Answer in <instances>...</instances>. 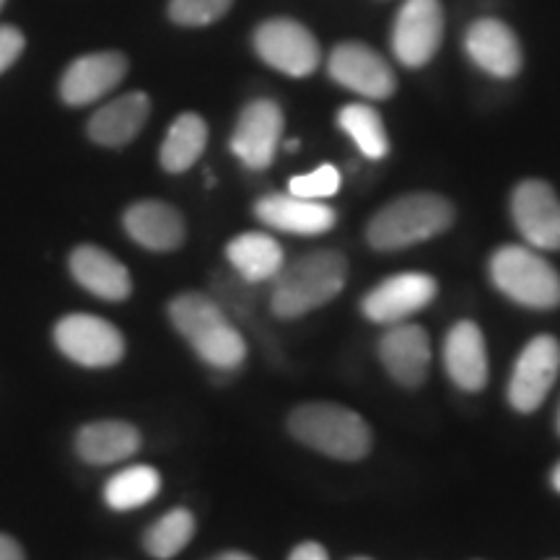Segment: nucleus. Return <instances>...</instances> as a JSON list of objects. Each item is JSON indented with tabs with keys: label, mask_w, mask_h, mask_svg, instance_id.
<instances>
[{
	"label": "nucleus",
	"mask_w": 560,
	"mask_h": 560,
	"mask_svg": "<svg viewBox=\"0 0 560 560\" xmlns=\"http://www.w3.org/2000/svg\"><path fill=\"white\" fill-rule=\"evenodd\" d=\"M558 431H560V410H558Z\"/></svg>",
	"instance_id": "f704fd0d"
},
{
	"label": "nucleus",
	"mask_w": 560,
	"mask_h": 560,
	"mask_svg": "<svg viewBox=\"0 0 560 560\" xmlns=\"http://www.w3.org/2000/svg\"><path fill=\"white\" fill-rule=\"evenodd\" d=\"M353 560H369V558H353Z\"/></svg>",
	"instance_id": "e433bc0d"
},
{
	"label": "nucleus",
	"mask_w": 560,
	"mask_h": 560,
	"mask_svg": "<svg viewBox=\"0 0 560 560\" xmlns=\"http://www.w3.org/2000/svg\"><path fill=\"white\" fill-rule=\"evenodd\" d=\"M380 359L402 387H420L431 369V340L420 325H389L380 340Z\"/></svg>",
	"instance_id": "2eb2a0df"
},
{
	"label": "nucleus",
	"mask_w": 560,
	"mask_h": 560,
	"mask_svg": "<svg viewBox=\"0 0 560 560\" xmlns=\"http://www.w3.org/2000/svg\"><path fill=\"white\" fill-rule=\"evenodd\" d=\"M490 278L503 296L527 310L560 306V276L535 249L506 244L490 257Z\"/></svg>",
	"instance_id": "39448f33"
},
{
	"label": "nucleus",
	"mask_w": 560,
	"mask_h": 560,
	"mask_svg": "<svg viewBox=\"0 0 560 560\" xmlns=\"http://www.w3.org/2000/svg\"><path fill=\"white\" fill-rule=\"evenodd\" d=\"M330 79L366 100H389L397 89L395 70L380 52L371 50L363 42H342L327 60Z\"/></svg>",
	"instance_id": "9d476101"
},
{
	"label": "nucleus",
	"mask_w": 560,
	"mask_h": 560,
	"mask_svg": "<svg viewBox=\"0 0 560 560\" xmlns=\"http://www.w3.org/2000/svg\"><path fill=\"white\" fill-rule=\"evenodd\" d=\"M0 560H24L21 545L9 535H0Z\"/></svg>",
	"instance_id": "2f4dec72"
},
{
	"label": "nucleus",
	"mask_w": 560,
	"mask_h": 560,
	"mask_svg": "<svg viewBox=\"0 0 560 560\" xmlns=\"http://www.w3.org/2000/svg\"><path fill=\"white\" fill-rule=\"evenodd\" d=\"M122 226L132 242L151 252L179 249L187 234L179 210L161 200L132 202L125 210Z\"/></svg>",
	"instance_id": "a211bd4d"
},
{
	"label": "nucleus",
	"mask_w": 560,
	"mask_h": 560,
	"mask_svg": "<svg viewBox=\"0 0 560 560\" xmlns=\"http://www.w3.org/2000/svg\"><path fill=\"white\" fill-rule=\"evenodd\" d=\"M465 50L475 66L495 79H514L524 62L514 30L499 19L475 21L465 34Z\"/></svg>",
	"instance_id": "dca6fc26"
},
{
	"label": "nucleus",
	"mask_w": 560,
	"mask_h": 560,
	"mask_svg": "<svg viewBox=\"0 0 560 560\" xmlns=\"http://www.w3.org/2000/svg\"><path fill=\"white\" fill-rule=\"evenodd\" d=\"M291 436L332 459L359 462L371 450V429L359 412L330 402H306L289 416Z\"/></svg>",
	"instance_id": "20e7f679"
},
{
	"label": "nucleus",
	"mask_w": 560,
	"mask_h": 560,
	"mask_svg": "<svg viewBox=\"0 0 560 560\" xmlns=\"http://www.w3.org/2000/svg\"><path fill=\"white\" fill-rule=\"evenodd\" d=\"M338 125L348 132L359 151L371 161H380L389 153V138L384 130L380 112L369 104H348L340 109Z\"/></svg>",
	"instance_id": "a878e982"
},
{
	"label": "nucleus",
	"mask_w": 560,
	"mask_h": 560,
	"mask_svg": "<svg viewBox=\"0 0 560 560\" xmlns=\"http://www.w3.org/2000/svg\"><path fill=\"white\" fill-rule=\"evenodd\" d=\"M255 215L265 226L285 231V234H299V236H317L325 234L335 226L338 215L330 206H325L322 200H306L296 198V195H265L257 200Z\"/></svg>",
	"instance_id": "f3484780"
},
{
	"label": "nucleus",
	"mask_w": 560,
	"mask_h": 560,
	"mask_svg": "<svg viewBox=\"0 0 560 560\" xmlns=\"http://www.w3.org/2000/svg\"><path fill=\"white\" fill-rule=\"evenodd\" d=\"M444 39L441 0H405L392 26V52L405 68H423Z\"/></svg>",
	"instance_id": "6e6552de"
},
{
	"label": "nucleus",
	"mask_w": 560,
	"mask_h": 560,
	"mask_svg": "<svg viewBox=\"0 0 560 560\" xmlns=\"http://www.w3.org/2000/svg\"><path fill=\"white\" fill-rule=\"evenodd\" d=\"M342 185V177L338 166L322 164L310 174H301V177H293L289 182V192L296 195V198L306 200H327L332 195H338Z\"/></svg>",
	"instance_id": "c85d7f7f"
},
{
	"label": "nucleus",
	"mask_w": 560,
	"mask_h": 560,
	"mask_svg": "<svg viewBox=\"0 0 560 560\" xmlns=\"http://www.w3.org/2000/svg\"><path fill=\"white\" fill-rule=\"evenodd\" d=\"M436 291V280L429 272H397L366 293L361 312L374 325H400L410 314L429 306Z\"/></svg>",
	"instance_id": "f8f14e48"
},
{
	"label": "nucleus",
	"mask_w": 560,
	"mask_h": 560,
	"mask_svg": "<svg viewBox=\"0 0 560 560\" xmlns=\"http://www.w3.org/2000/svg\"><path fill=\"white\" fill-rule=\"evenodd\" d=\"M444 366L452 382L465 392H480L488 384L486 338L475 322H457L446 335Z\"/></svg>",
	"instance_id": "aec40b11"
},
{
	"label": "nucleus",
	"mask_w": 560,
	"mask_h": 560,
	"mask_svg": "<svg viewBox=\"0 0 560 560\" xmlns=\"http://www.w3.org/2000/svg\"><path fill=\"white\" fill-rule=\"evenodd\" d=\"M550 480H552V488H556L558 493H560V462H558V465H556V470H552Z\"/></svg>",
	"instance_id": "72a5a7b5"
},
{
	"label": "nucleus",
	"mask_w": 560,
	"mask_h": 560,
	"mask_svg": "<svg viewBox=\"0 0 560 560\" xmlns=\"http://www.w3.org/2000/svg\"><path fill=\"white\" fill-rule=\"evenodd\" d=\"M289 560H330V556L319 542H301L293 548Z\"/></svg>",
	"instance_id": "7c9ffc66"
},
{
	"label": "nucleus",
	"mask_w": 560,
	"mask_h": 560,
	"mask_svg": "<svg viewBox=\"0 0 560 560\" xmlns=\"http://www.w3.org/2000/svg\"><path fill=\"white\" fill-rule=\"evenodd\" d=\"M161 490V475L149 465H132L104 486V501L115 511H132L153 501Z\"/></svg>",
	"instance_id": "393cba45"
},
{
	"label": "nucleus",
	"mask_w": 560,
	"mask_h": 560,
	"mask_svg": "<svg viewBox=\"0 0 560 560\" xmlns=\"http://www.w3.org/2000/svg\"><path fill=\"white\" fill-rule=\"evenodd\" d=\"M255 50L265 66L291 79H306L319 66L317 39L304 24L293 19H268L257 26Z\"/></svg>",
	"instance_id": "0eeeda50"
},
{
	"label": "nucleus",
	"mask_w": 560,
	"mask_h": 560,
	"mask_svg": "<svg viewBox=\"0 0 560 560\" xmlns=\"http://www.w3.org/2000/svg\"><path fill=\"white\" fill-rule=\"evenodd\" d=\"M348 280V260L335 249H317L299 257L276 276L270 310L280 319L304 317L330 304Z\"/></svg>",
	"instance_id": "f03ea898"
},
{
	"label": "nucleus",
	"mask_w": 560,
	"mask_h": 560,
	"mask_svg": "<svg viewBox=\"0 0 560 560\" xmlns=\"http://www.w3.org/2000/svg\"><path fill=\"white\" fill-rule=\"evenodd\" d=\"M210 560H255L247 552H240V550H229V552H221V556L210 558Z\"/></svg>",
	"instance_id": "473e14b6"
},
{
	"label": "nucleus",
	"mask_w": 560,
	"mask_h": 560,
	"mask_svg": "<svg viewBox=\"0 0 560 560\" xmlns=\"http://www.w3.org/2000/svg\"><path fill=\"white\" fill-rule=\"evenodd\" d=\"M454 223V206L433 192H412L384 206L366 226V240L374 249L395 252L429 242Z\"/></svg>",
	"instance_id": "7ed1b4c3"
},
{
	"label": "nucleus",
	"mask_w": 560,
	"mask_h": 560,
	"mask_svg": "<svg viewBox=\"0 0 560 560\" xmlns=\"http://www.w3.org/2000/svg\"><path fill=\"white\" fill-rule=\"evenodd\" d=\"M128 58L122 52H91L73 60L60 79V100L68 107H86L100 102L128 75Z\"/></svg>",
	"instance_id": "4468645a"
},
{
	"label": "nucleus",
	"mask_w": 560,
	"mask_h": 560,
	"mask_svg": "<svg viewBox=\"0 0 560 560\" xmlns=\"http://www.w3.org/2000/svg\"><path fill=\"white\" fill-rule=\"evenodd\" d=\"M151 115V100L143 91L117 96L102 109H96L89 120V138L104 149H122L143 130Z\"/></svg>",
	"instance_id": "412c9836"
},
{
	"label": "nucleus",
	"mask_w": 560,
	"mask_h": 560,
	"mask_svg": "<svg viewBox=\"0 0 560 560\" xmlns=\"http://www.w3.org/2000/svg\"><path fill=\"white\" fill-rule=\"evenodd\" d=\"M140 450V433L125 420H94L75 436V452L89 465H115Z\"/></svg>",
	"instance_id": "4be33fe9"
},
{
	"label": "nucleus",
	"mask_w": 560,
	"mask_h": 560,
	"mask_svg": "<svg viewBox=\"0 0 560 560\" xmlns=\"http://www.w3.org/2000/svg\"><path fill=\"white\" fill-rule=\"evenodd\" d=\"M560 371V342L552 335H537L516 359L509 382V402L520 412H535L550 395Z\"/></svg>",
	"instance_id": "1a4fd4ad"
},
{
	"label": "nucleus",
	"mask_w": 560,
	"mask_h": 560,
	"mask_svg": "<svg viewBox=\"0 0 560 560\" xmlns=\"http://www.w3.org/2000/svg\"><path fill=\"white\" fill-rule=\"evenodd\" d=\"M170 319L208 366L234 371L247 359V340L213 296L195 291L179 293L170 304Z\"/></svg>",
	"instance_id": "f257e3e1"
},
{
	"label": "nucleus",
	"mask_w": 560,
	"mask_h": 560,
	"mask_svg": "<svg viewBox=\"0 0 560 560\" xmlns=\"http://www.w3.org/2000/svg\"><path fill=\"white\" fill-rule=\"evenodd\" d=\"M3 5H5V0H0V9H3Z\"/></svg>",
	"instance_id": "c9c22d12"
},
{
	"label": "nucleus",
	"mask_w": 560,
	"mask_h": 560,
	"mask_svg": "<svg viewBox=\"0 0 560 560\" xmlns=\"http://www.w3.org/2000/svg\"><path fill=\"white\" fill-rule=\"evenodd\" d=\"M55 346L66 359L86 369H107L122 361L125 338L96 314H68L55 325Z\"/></svg>",
	"instance_id": "423d86ee"
},
{
	"label": "nucleus",
	"mask_w": 560,
	"mask_h": 560,
	"mask_svg": "<svg viewBox=\"0 0 560 560\" xmlns=\"http://www.w3.org/2000/svg\"><path fill=\"white\" fill-rule=\"evenodd\" d=\"M26 39L16 26H0V73H5L24 52Z\"/></svg>",
	"instance_id": "c756f323"
},
{
	"label": "nucleus",
	"mask_w": 560,
	"mask_h": 560,
	"mask_svg": "<svg viewBox=\"0 0 560 560\" xmlns=\"http://www.w3.org/2000/svg\"><path fill=\"white\" fill-rule=\"evenodd\" d=\"M195 535V516L187 509H172L145 532V552L156 560H170L187 548Z\"/></svg>",
	"instance_id": "bb28decb"
},
{
	"label": "nucleus",
	"mask_w": 560,
	"mask_h": 560,
	"mask_svg": "<svg viewBox=\"0 0 560 560\" xmlns=\"http://www.w3.org/2000/svg\"><path fill=\"white\" fill-rule=\"evenodd\" d=\"M70 276L96 299L125 301L132 291L130 272L115 255L94 244H81L70 252Z\"/></svg>",
	"instance_id": "6ab92c4d"
},
{
	"label": "nucleus",
	"mask_w": 560,
	"mask_h": 560,
	"mask_svg": "<svg viewBox=\"0 0 560 560\" xmlns=\"http://www.w3.org/2000/svg\"><path fill=\"white\" fill-rule=\"evenodd\" d=\"M208 145V125L195 112H185L177 120L172 122L170 132H166L164 143H161L159 161L164 172L182 174L187 172L202 156Z\"/></svg>",
	"instance_id": "b1692460"
},
{
	"label": "nucleus",
	"mask_w": 560,
	"mask_h": 560,
	"mask_svg": "<svg viewBox=\"0 0 560 560\" xmlns=\"http://www.w3.org/2000/svg\"><path fill=\"white\" fill-rule=\"evenodd\" d=\"M234 0H170V19L179 26H208L226 16Z\"/></svg>",
	"instance_id": "cd10ccee"
},
{
	"label": "nucleus",
	"mask_w": 560,
	"mask_h": 560,
	"mask_svg": "<svg viewBox=\"0 0 560 560\" xmlns=\"http://www.w3.org/2000/svg\"><path fill=\"white\" fill-rule=\"evenodd\" d=\"M226 260L240 272L244 283H265L283 270V247L270 234L260 231H244L226 244Z\"/></svg>",
	"instance_id": "5701e85b"
},
{
	"label": "nucleus",
	"mask_w": 560,
	"mask_h": 560,
	"mask_svg": "<svg viewBox=\"0 0 560 560\" xmlns=\"http://www.w3.org/2000/svg\"><path fill=\"white\" fill-rule=\"evenodd\" d=\"M283 109L272 100H255L242 109L231 136V153L247 170H268L283 136Z\"/></svg>",
	"instance_id": "ddd939ff"
},
{
	"label": "nucleus",
	"mask_w": 560,
	"mask_h": 560,
	"mask_svg": "<svg viewBox=\"0 0 560 560\" xmlns=\"http://www.w3.org/2000/svg\"><path fill=\"white\" fill-rule=\"evenodd\" d=\"M511 219L535 249H560V200L548 182L524 179L511 195Z\"/></svg>",
	"instance_id": "9b49d317"
}]
</instances>
